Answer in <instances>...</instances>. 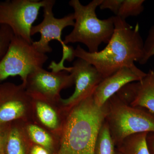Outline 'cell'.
<instances>
[{"instance_id":"3","label":"cell","mask_w":154,"mask_h":154,"mask_svg":"<svg viewBox=\"0 0 154 154\" xmlns=\"http://www.w3.org/2000/svg\"><path fill=\"white\" fill-rule=\"evenodd\" d=\"M102 2L94 0L87 5H82L79 0L69 2L74 11L75 24L72 32L65 37V44L82 43L89 52L95 53L98 52L102 43H108L114 30L113 17L103 20L97 17L96 9Z\"/></svg>"},{"instance_id":"21","label":"cell","mask_w":154,"mask_h":154,"mask_svg":"<svg viewBox=\"0 0 154 154\" xmlns=\"http://www.w3.org/2000/svg\"><path fill=\"white\" fill-rule=\"evenodd\" d=\"M123 2V0H103L99 7L101 10L109 9L117 16Z\"/></svg>"},{"instance_id":"22","label":"cell","mask_w":154,"mask_h":154,"mask_svg":"<svg viewBox=\"0 0 154 154\" xmlns=\"http://www.w3.org/2000/svg\"><path fill=\"white\" fill-rule=\"evenodd\" d=\"M9 125L0 126V154L4 150L6 136Z\"/></svg>"},{"instance_id":"23","label":"cell","mask_w":154,"mask_h":154,"mask_svg":"<svg viewBox=\"0 0 154 154\" xmlns=\"http://www.w3.org/2000/svg\"><path fill=\"white\" fill-rule=\"evenodd\" d=\"M28 154H50L47 149L38 145H33L29 147Z\"/></svg>"},{"instance_id":"24","label":"cell","mask_w":154,"mask_h":154,"mask_svg":"<svg viewBox=\"0 0 154 154\" xmlns=\"http://www.w3.org/2000/svg\"><path fill=\"white\" fill-rule=\"evenodd\" d=\"M147 144L150 154H154V133H148L146 137Z\"/></svg>"},{"instance_id":"8","label":"cell","mask_w":154,"mask_h":154,"mask_svg":"<svg viewBox=\"0 0 154 154\" xmlns=\"http://www.w3.org/2000/svg\"><path fill=\"white\" fill-rule=\"evenodd\" d=\"M66 71L49 72L42 68L32 72L25 87L32 97L54 103L59 102L60 91L74 84L72 76Z\"/></svg>"},{"instance_id":"17","label":"cell","mask_w":154,"mask_h":154,"mask_svg":"<svg viewBox=\"0 0 154 154\" xmlns=\"http://www.w3.org/2000/svg\"><path fill=\"white\" fill-rule=\"evenodd\" d=\"M115 146L110 135L108 125L105 121L99 130L94 154H115Z\"/></svg>"},{"instance_id":"9","label":"cell","mask_w":154,"mask_h":154,"mask_svg":"<svg viewBox=\"0 0 154 154\" xmlns=\"http://www.w3.org/2000/svg\"><path fill=\"white\" fill-rule=\"evenodd\" d=\"M65 71L72 76L75 84L73 94L67 99L60 100L63 109L67 111L93 95L103 79L95 67L82 59L75 61L72 66L66 67Z\"/></svg>"},{"instance_id":"18","label":"cell","mask_w":154,"mask_h":154,"mask_svg":"<svg viewBox=\"0 0 154 154\" xmlns=\"http://www.w3.org/2000/svg\"><path fill=\"white\" fill-rule=\"evenodd\" d=\"M144 0H123L117 17L125 20L129 17H136L143 11Z\"/></svg>"},{"instance_id":"13","label":"cell","mask_w":154,"mask_h":154,"mask_svg":"<svg viewBox=\"0 0 154 154\" xmlns=\"http://www.w3.org/2000/svg\"><path fill=\"white\" fill-rule=\"evenodd\" d=\"M30 145L25 140L23 131L14 122L9 125L4 147L5 154H28Z\"/></svg>"},{"instance_id":"11","label":"cell","mask_w":154,"mask_h":154,"mask_svg":"<svg viewBox=\"0 0 154 154\" xmlns=\"http://www.w3.org/2000/svg\"><path fill=\"white\" fill-rule=\"evenodd\" d=\"M146 73L136 66L125 67L110 76L103 79L93 94L94 102L102 107L109 98L129 83L140 81Z\"/></svg>"},{"instance_id":"10","label":"cell","mask_w":154,"mask_h":154,"mask_svg":"<svg viewBox=\"0 0 154 154\" xmlns=\"http://www.w3.org/2000/svg\"><path fill=\"white\" fill-rule=\"evenodd\" d=\"M33 104L32 97L22 84L0 85V126L9 125L25 118Z\"/></svg>"},{"instance_id":"6","label":"cell","mask_w":154,"mask_h":154,"mask_svg":"<svg viewBox=\"0 0 154 154\" xmlns=\"http://www.w3.org/2000/svg\"><path fill=\"white\" fill-rule=\"evenodd\" d=\"M48 59L47 54L38 51L32 43L14 35L7 53L0 62V81L19 76L25 86L29 75L43 68Z\"/></svg>"},{"instance_id":"15","label":"cell","mask_w":154,"mask_h":154,"mask_svg":"<svg viewBox=\"0 0 154 154\" xmlns=\"http://www.w3.org/2000/svg\"><path fill=\"white\" fill-rule=\"evenodd\" d=\"M148 133L135 134L128 136L116 146L121 154H150L147 144Z\"/></svg>"},{"instance_id":"2","label":"cell","mask_w":154,"mask_h":154,"mask_svg":"<svg viewBox=\"0 0 154 154\" xmlns=\"http://www.w3.org/2000/svg\"><path fill=\"white\" fill-rule=\"evenodd\" d=\"M66 113L53 154H94L99 130L105 121V104L97 106L93 95Z\"/></svg>"},{"instance_id":"7","label":"cell","mask_w":154,"mask_h":154,"mask_svg":"<svg viewBox=\"0 0 154 154\" xmlns=\"http://www.w3.org/2000/svg\"><path fill=\"white\" fill-rule=\"evenodd\" d=\"M47 0H6L0 2V25L9 26L15 36L32 43L30 31Z\"/></svg>"},{"instance_id":"20","label":"cell","mask_w":154,"mask_h":154,"mask_svg":"<svg viewBox=\"0 0 154 154\" xmlns=\"http://www.w3.org/2000/svg\"><path fill=\"white\" fill-rule=\"evenodd\" d=\"M154 55V25L150 28L147 36L144 42L143 56L139 63L145 64L151 57Z\"/></svg>"},{"instance_id":"1","label":"cell","mask_w":154,"mask_h":154,"mask_svg":"<svg viewBox=\"0 0 154 154\" xmlns=\"http://www.w3.org/2000/svg\"><path fill=\"white\" fill-rule=\"evenodd\" d=\"M114 30L104 49L89 52L78 45L74 49V57L86 61L95 67L103 79L125 67L139 63L143 56L144 42L137 23L134 28L125 20L113 17Z\"/></svg>"},{"instance_id":"25","label":"cell","mask_w":154,"mask_h":154,"mask_svg":"<svg viewBox=\"0 0 154 154\" xmlns=\"http://www.w3.org/2000/svg\"><path fill=\"white\" fill-rule=\"evenodd\" d=\"M115 154H121L120 153V152H118V151H117V152L116 151Z\"/></svg>"},{"instance_id":"16","label":"cell","mask_w":154,"mask_h":154,"mask_svg":"<svg viewBox=\"0 0 154 154\" xmlns=\"http://www.w3.org/2000/svg\"><path fill=\"white\" fill-rule=\"evenodd\" d=\"M27 131L28 136L33 143L43 147L50 154H54L56 148L54 141L47 131L34 124L29 125Z\"/></svg>"},{"instance_id":"4","label":"cell","mask_w":154,"mask_h":154,"mask_svg":"<svg viewBox=\"0 0 154 154\" xmlns=\"http://www.w3.org/2000/svg\"><path fill=\"white\" fill-rule=\"evenodd\" d=\"M105 105V121L115 147L131 135L154 133V113L147 109L128 105L116 94Z\"/></svg>"},{"instance_id":"26","label":"cell","mask_w":154,"mask_h":154,"mask_svg":"<svg viewBox=\"0 0 154 154\" xmlns=\"http://www.w3.org/2000/svg\"><path fill=\"white\" fill-rule=\"evenodd\" d=\"M1 154H5V152H4V150L2 152V153H1Z\"/></svg>"},{"instance_id":"5","label":"cell","mask_w":154,"mask_h":154,"mask_svg":"<svg viewBox=\"0 0 154 154\" xmlns=\"http://www.w3.org/2000/svg\"><path fill=\"white\" fill-rule=\"evenodd\" d=\"M55 4L54 0H47V2L42 8L43 20L41 23L32 27L30 34L32 36L36 33H40L39 40L33 42L32 45L39 52L45 54L52 52V48L49 45L51 41L56 40L60 42L63 49L61 60L58 63L52 61L48 67L53 71L58 72L63 70L65 66L64 63L66 60L71 61L75 57L73 55L74 48L65 44L61 38L63 30L65 28L68 26L73 27L75 19L73 13L62 18L54 17L53 8Z\"/></svg>"},{"instance_id":"14","label":"cell","mask_w":154,"mask_h":154,"mask_svg":"<svg viewBox=\"0 0 154 154\" xmlns=\"http://www.w3.org/2000/svg\"><path fill=\"white\" fill-rule=\"evenodd\" d=\"M37 117L41 123L48 128L56 130L61 128L59 116L56 110L50 105L52 102L35 97H32Z\"/></svg>"},{"instance_id":"12","label":"cell","mask_w":154,"mask_h":154,"mask_svg":"<svg viewBox=\"0 0 154 154\" xmlns=\"http://www.w3.org/2000/svg\"><path fill=\"white\" fill-rule=\"evenodd\" d=\"M116 94L128 105L154 113V69L150 70L140 81L127 84Z\"/></svg>"},{"instance_id":"19","label":"cell","mask_w":154,"mask_h":154,"mask_svg":"<svg viewBox=\"0 0 154 154\" xmlns=\"http://www.w3.org/2000/svg\"><path fill=\"white\" fill-rule=\"evenodd\" d=\"M14 35L9 26L0 25V62L7 53Z\"/></svg>"}]
</instances>
